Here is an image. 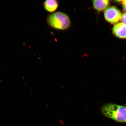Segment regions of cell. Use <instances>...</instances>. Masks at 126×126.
<instances>
[{
    "label": "cell",
    "instance_id": "cell-1",
    "mask_svg": "<svg viewBox=\"0 0 126 126\" xmlns=\"http://www.w3.org/2000/svg\"><path fill=\"white\" fill-rule=\"evenodd\" d=\"M100 110L102 114L107 117L116 122H126V106L108 103L102 106Z\"/></svg>",
    "mask_w": 126,
    "mask_h": 126
},
{
    "label": "cell",
    "instance_id": "cell-8",
    "mask_svg": "<svg viewBox=\"0 0 126 126\" xmlns=\"http://www.w3.org/2000/svg\"><path fill=\"white\" fill-rule=\"evenodd\" d=\"M121 1L124 10L126 12V0H124Z\"/></svg>",
    "mask_w": 126,
    "mask_h": 126
},
{
    "label": "cell",
    "instance_id": "cell-6",
    "mask_svg": "<svg viewBox=\"0 0 126 126\" xmlns=\"http://www.w3.org/2000/svg\"><path fill=\"white\" fill-rule=\"evenodd\" d=\"M44 8L47 12L53 13L59 7V2L56 0H47L43 3Z\"/></svg>",
    "mask_w": 126,
    "mask_h": 126
},
{
    "label": "cell",
    "instance_id": "cell-3",
    "mask_svg": "<svg viewBox=\"0 0 126 126\" xmlns=\"http://www.w3.org/2000/svg\"><path fill=\"white\" fill-rule=\"evenodd\" d=\"M105 20L110 23L115 24L121 20L122 15L120 11L114 6L108 7L104 12Z\"/></svg>",
    "mask_w": 126,
    "mask_h": 126
},
{
    "label": "cell",
    "instance_id": "cell-4",
    "mask_svg": "<svg viewBox=\"0 0 126 126\" xmlns=\"http://www.w3.org/2000/svg\"><path fill=\"white\" fill-rule=\"evenodd\" d=\"M112 32L116 37L126 39V25L122 23L117 24L113 27Z\"/></svg>",
    "mask_w": 126,
    "mask_h": 126
},
{
    "label": "cell",
    "instance_id": "cell-5",
    "mask_svg": "<svg viewBox=\"0 0 126 126\" xmlns=\"http://www.w3.org/2000/svg\"><path fill=\"white\" fill-rule=\"evenodd\" d=\"M93 7L97 12H99L105 10L110 4L108 0H94L92 1Z\"/></svg>",
    "mask_w": 126,
    "mask_h": 126
},
{
    "label": "cell",
    "instance_id": "cell-7",
    "mask_svg": "<svg viewBox=\"0 0 126 126\" xmlns=\"http://www.w3.org/2000/svg\"><path fill=\"white\" fill-rule=\"evenodd\" d=\"M121 20L122 23L126 25V12L124 13L122 15Z\"/></svg>",
    "mask_w": 126,
    "mask_h": 126
},
{
    "label": "cell",
    "instance_id": "cell-2",
    "mask_svg": "<svg viewBox=\"0 0 126 126\" xmlns=\"http://www.w3.org/2000/svg\"><path fill=\"white\" fill-rule=\"evenodd\" d=\"M47 22L51 28L60 31L68 29L71 25L70 17L67 14L61 12H54L49 15Z\"/></svg>",
    "mask_w": 126,
    "mask_h": 126
}]
</instances>
